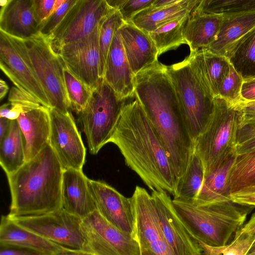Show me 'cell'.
Listing matches in <instances>:
<instances>
[{
    "instance_id": "cell-1",
    "label": "cell",
    "mask_w": 255,
    "mask_h": 255,
    "mask_svg": "<svg viewBox=\"0 0 255 255\" xmlns=\"http://www.w3.org/2000/svg\"><path fill=\"white\" fill-rule=\"evenodd\" d=\"M134 97L163 145L179 185L194 153V142L167 66L157 61L135 75Z\"/></svg>"
},
{
    "instance_id": "cell-2",
    "label": "cell",
    "mask_w": 255,
    "mask_h": 255,
    "mask_svg": "<svg viewBox=\"0 0 255 255\" xmlns=\"http://www.w3.org/2000/svg\"><path fill=\"white\" fill-rule=\"evenodd\" d=\"M110 142L119 148L126 164L152 191H164L175 196L178 181L170 159L135 98L125 102Z\"/></svg>"
},
{
    "instance_id": "cell-3",
    "label": "cell",
    "mask_w": 255,
    "mask_h": 255,
    "mask_svg": "<svg viewBox=\"0 0 255 255\" xmlns=\"http://www.w3.org/2000/svg\"><path fill=\"white\" fill-rule=\"evenodd\" d=\"M64 170L48 144L17 170L7 175L11 195L8 215L34 216L62 209Z\"/></svg>"
},
{
    "instance_id": "cell-4",
    "label": "cell",
    "mask_w": 255,
    "mask_h": 255,
    "mask_svg": "<svg viewBox=\"0 0 255 255\" xmlns=\"http://www.w3.org/2000/svg\"><path fill=\"white\" fill-rule=\"evenodd\" d=\"M172 203L180 220L200 243L222 248L243 225L247 215L255 208L231 200L195 204L176 198Z\"/></svg>"
},
{
    "instance_id": "cell-5",
    "label": "cell",
    "mask_w": 255,
    "mask_h": 255,
    "mask_svg": "<svg viewBox=\"0 0 255 255\" xmlns=\"http://www.w3.org/2000/svg\"><path fill=\"white\" fill-rule=\"evenodd\" d=\"M243 102L232 104L219 96L214 99L208 123L194 143V152L202 162L204 178L216 171L229 157L237 154V134Z\"/></svg>"
},
{
    "instance_id": "cell-6",
    "label": "cell",
    "mask_w": 255,
    "mask_h": 255,
    "mask_svg": "<svg viewBox=\"0 0 255 255\" xmlns=\"http://www.w3.org/2000/svg\"><path fill=\"white\" fill-rule=\"evenodd\" d=\"M125 102L103 79L93 91L85 108L78 114L91 154H97L110 142Z\"/></svg>"
},
{
    "instance_id": "cell-7",
    "label": "cell",
    "mask_w": 255,
    "mask_h": 255,
    "mask_svg": "<svg viewBox=\"0 0 255 255\" xmlns=\"http://www.w3.org/2000/svg\"><path fill=\"white\" fill-rule=\"evenodd\" d=\"M191 136L194 142L203 132L212 114L214 99L204 91L194 73L188 56L167 66Z\"/></svg>"
},
{
    "instance_id": "cell-8",
    "label": "cell",
    "mask_w": 255,
    "mask_h": 255,
    "mask_svg": "<svg viewBox=\"0 0 255 255\" xmlns=\"http://www.w3.org/2000/svg\"><path fill=\"white\" fill-rule=\"evenodd\" d=\"M23 41L50 108L70 113L64 79L65 66L61 57L49 40L39 32Z\"/></svg>"
},
{
    "instance_id": "cell-9",
    "label": "cell",
    "mask_w": 255,
    "mask_h": 255,
    "mask_svg": "<svg viewBox=\"0 0 255 255\" xmlns=\"http://www.w3.org/2000/svg\"><path fill=\"white\" fill-rule=\"evenodd\" d=\"M0 68L16 87L36 98L43 106L50 108L23 39L11 36L1 30Z\"/></svg>"
},
{
    "instance_id": "cell-10",
    "label": "cell",
    "mask_w": 255,
    "mask_h": 255,
    "mask_svg": "<svg viewBox=\"0 0 255 255\" xmlns=\"http://www.w3.org/2000/svg\"><path fill=\"white\" fill-rule=\"evenodd\" d=\"M85 238L83 253L89 255H141L139 245L131 234L106 221L96 210L82 220Z\"/></svg>"
},
{
    "instance_id": "cell-11",
    "label": "cell",
    "mask_w": 255,
    "mask_h": 255,
    "mask_svg": "<svg viewBox=\"0 0 255 255\" xmlns=\"http://www.w3.org/2000/svg\"><path fill=\"white\" fill-rule=\"evenodd\" d=\"M10 217L22 227L59 246L81 252L84 249L82 220L62 208L41 215Z\"/></svg>"
},
{
    "instance_id": "cell-12",
    "label": "cell",
    "mask_w": 255,
    "mask_h": 255,
    "mask_svg": "<svg viewBox=\"0 0 255 255\" xmlns=\"http://www.w3.org/2000/svg\"><path fill=\"white\" fill-rule=\"evenodd\" d=\"M115 9L107 0H77L48 38L56 52L62 46L87 36Z\"/></svg>"
},
{
    "instance_id": "cell-13",
    "label": "cell",
    "mask_w": 255,
    "mask_h": 255,
    "mask_svg": "<svg viewBox=\"0 0 255 255\" xmlns=\"http://www.w3.org/2000/svg\"><path fill=\"white\" fill-rule=\"evenodd\" d=\"M8 102L20 105L17 119L25 140V162L35 157L49 144L50 121L49 109L38 100L16 87L10 89Z\"/></svg>"
},
{
    "instance_id": "cell-14",
    "label": "cell",
    "mask_w": 255,
    "mask_h": 255,
    "mask_svg": "<svg viewBox=\"0 0 255 255\" xmlns=\"http://www.w3.org/2000/svg\"><path fill=\"white\" fill-rule=\"evenodd\" d=\"M102 21L87 36L61 46L56 52L65 67L92 91L97 88L103 79L100 75L99 42Z\"/></svg>"
},
{
    "instance_id": "cell-15",
    "label": "cell",
    "mask_w": 255,
    "mask_h": 255,
    "mask_svg": "<svg viewBox=\"0 0 255 255\" xmlns=\"http://www.w3.org/2000/svg\"><path fill=\"white\" fill-rule=\"evenodd\" d=\"M130 199L134 221L133 237L140 248L155 255H174L164 236L151 195L136 186Z\"/></svg>"
},
{
    "instance_id": "cell-16",
    "label": "cell",
    "mask_w": 255,
    "mask_h": 255,
    "mask_svg": "<svg viewBox=\"0 0 255 255\" xmlns=\"http://www.w3.org/2000/svg\"><path fill=\"white\" fill-rule=\"evenodd\" d=\"M50 134L49 144L64 169L82 170L86 148L71 113L49 108Z\"/></svg>"
},
{
    "instance_id": "cell-17",
    "label": "cell",
    "mask_w": 255,
    "mask_h": 255,
    "mask_svg": "<svg viewBox=\"0 0 255 255\" xmlns=\"http://www.w3.org/2000/svg\"><path fill=\"white\" fill-rule=\"evenodd\" d=\"M151 195L164 236L174 255H202V246L180 220L168 193L154 190Z\"/></svg>"
},
{
    "instance_id": "cell-18",
    "label": "cell",
    "mask_w": 255,
    "mask_h": 255,
    "mask_svg": "<svg viewBox=\"0 0 255 255\" xmlns=\"http://www.w3.org/2000/svg\"><path fill=\"white\" fill-rule=\"evenodd\" d=\"M88 186L96 209L108 222L133 236L134 221L130 198L100 180L88 179Z\"/></svg>"
},
{
    "instance_id": "cell-19",
    "label": "cell",
    "mask_w": 255,
    "mask_h": 255,
    "mask_svg": "<svg viewBox=\"0 0 255 255\" xmlns=\"http://www.w3.org/2000/svg\"><path fill=\"white\" fill-rule=\"evenodd\" d=\"M119 29L113 38L107 55L103 79L120 99L125 101L134 97L135 75L127 59Z\"/></svg>"
},
{
    "instance_id": "cell-20",
    "label": "cell",
    "mask_w": 255,
    "mask_h": 255,
    "mask_svg": "<svg viewBox=\"0 0 255 255\" xmlns=\"http://www.w3.org/2000/svg\"><path fill=\"white\" fill-rule=\"evenodd\" d=\"M88 181L82 170H64L61 187L62 209L82 220L97 210Z\"/></svg>"
},
{
    "instance_id": "cell-21",
    "label": "cell",
    "mask_w": 255,
    "mask_h": 255,
    "mask_svg": "<svg viewBox=\"0 0 255 255\" xmlns=\"http://www.w3.org/2000/svg\"><path fill=\"white\" fill-rule=\"evenodd\" d=\"M188 56L192 70L205 92L213 99L219 96L221 84L229 71L228 59L205 49L190 52Z\"/></svg>"
},
{
    "instance_id": "cell-22",
    "label": "cell",
    "mask_w": 255,
    "mask_h": 255,
    "mask_svg": "<svg viewBox=\"0 0 255 255\" xmlns=\"http://www.w3.org/2000/svg\"><path fill=\"white\" fill-rule=\"evenodd\" d=\"M0 244L21 247L46 255H74L82 253L63 247L22 227L8 215L1 217Z\"/></svg>"
},
{
    "instance_id": "cell-23",
    "label": "cell",
    "mask_w": 255,
    "mask_h": 255,
    "mask_svg": "<svg viewBox=\"0 0 255 255\" xmlns=\"http://www.w3.org/2000/svg\"><path fill=\"white\" fill-rule=\"evenodd\" d=\"M119 30L127 59L134 75L158 61V50L148 33L131 22H125Z\"/></svg>"
},
{
    "instance_id": "cell-24",
    "label": "cell",
    "mask_w": 255,
    "mask_h": 255,
    "mask_svg": "<svg viewBox=\"0 0 255 255\" xmlns=\"http://www.w3.org/2000/svg\"><path fill=\"white\" fill-rule=\"evenodd\" d=\"M39 24L34 14L33 0H9L0 11V30L21 39L39 33Z\"/></svg>"
},
{
    "instance_id": "cell-25",
    "label": "cell",
    "mask_w": 255,
    "mask_h": 255,
    "mask_svg": "<svg viewBox=\"0 0 255 255\" xmlns=\"http://www.w3.org/2000/svg\"><path fill=\"white\" fill-rule=\"evenodd\" d=\"M223 17L217 34L205 49L225 56L235 42L255 27V11Z\"/></svg>"
},
{
    "instance_id": "cell-26",
    "label": "cell",
    "mask_w": 255,
    "mask_h": 255,
    "mask_svg": "<svg viewBox=\"0 0 255 255\" xmlns=\"http://www.w3.org/2000/svg\"><path fill=\"white\" fill-rule=\"evenodd\" d=\"M223 17L216 14L190 13L183 29V35L190 52L206 49L217 34Z\"/></svg>"
},
{
    "instance_id": "cell-27",
    "label": "cell",
    "mask_w": 255,
    "mask_h": 255,
    "mask_svg": "<svg viewBox=\"0 0 255 255\" xmlns=\"http://www.w3.org/2000/svg\"><path fill=\"white\" fill-rule=\"evenodd\" d=\"M200 1L179 0L165 7L155 8L151 6L136 14L130 22L149 33L171 20L189 14Z\"/></svg>"
},
{
    "instance_id": "cell-28",
    "label": "cell",
    "mask_w": 255,
    "mask_h": 255,
    "mask_svg": "<svg viewBox=\"0 0 255 255\" xmlns=\"http://www.w3.org/2000/svg\"><path fill=\"white\" fill-rule=\"evenodd\" d=\"M25 140L17 120H11L6 135L0 139V163L6 175L17 170L25 162Z\"/></svg>"
},
{
    "instance_id": "cell-29",
    "label": "cell",
    "mask_w": 255,
    "mask_h": 255,
    "mask_svg": "<svg viewBox=\"0 0 255 255\" xmlns=\"http://www.w3.org/2000/svg\"><path fill=\"white\" fill-rule=\"evenodd\" d=\"M225 56L244 80L255 78V27L235 42Z\"/></svg>"
},
{
    "instance_id": "cell-30",
    "label": "cell",
    "mask_w": 255,
    "mask_h": 255,
    "mask_svg": "<svg viewBox=\"0 0 255 255\" xmlns=\"http://www.w3.org/2000/svg\"><path fill=\"white\" fill-rule=\"evenodd\" d=\"M236 155L229 157L216 171L204 178L200 190L195 199L191 201L192 202L201 204L231 200L227 179Z\"/></svg>"
},
{
    "instance_id": "cell-31",
    "label": "cell",
    "mask_w": 255,
    "mask_h": 255,
    "mask_svg": "<svg viewBox=\"0 0 255 255\" xmlns=\"http://www.w3.org/2000/svg\"><path fill=\"white\" fill-rule=\"evenodd\" d=\"M189 14L171 20L148 33L156 47L158 56L181 44H187L183 29Z\"/></svg>"
},
{
    "instance_id": "cell-32",
    "label": "cell",
    "mask_w": 255,
    "mask_h": 255,
    "mask_svg": "<svg viewBox=\"0 0 255 255\" xmlns=\"http://www.w3.org/2000/svg\"><path fill=\"white\" fill-rule=\"evenodd\" d=\"M254 11L255 0H202L191 13L228 16Z\"/></svg>"
},
{
    "instance_id": "cell-33",
    "label": "cell",
    "mask_w": 255,
    "mask_h": 255,
    "mask_svg": "<svg viewBox=\"0 0 255 255\" xmlns=\"http://www.w3.org/2000/svg\"><path fill=\"white\" fill-rule=\"evenodd\" d=\"M255 183V151L237 155L227 179L230 194Z\"/></svg>"
},
{
    "instance_id": "cell-34",
    "label": "cell",
    "mask_w": 255,
    "mask_h": 255,
    "mask_svg": "<svg viewBox=\"0 0 255 255\" xmlns=\"http://www.w3.org/2000/svg\"><path fill=\"white\" fill-rule=\"evenodd\" d=\"M204 169L201 159L193 153L185 174L179 184L173 199L193 201L197 196L204 179Z\"/></svg>"
},
{
    "instance_id": "cell-35",
    "label": "cell",
    "mask_w": 255,
    "mask_h": 255,
    "mask_svg": "<svg viewBox=\"0 0 255 255\" xmlns=\"http://www.w3.org/2000/svg\"><path fill=\"white\" fill-rule=\"evenodd\" d=\"M125 22L118 10H115L101 24L99 31L100 75L103 79L107 55L113 38Z\"/></svg>"
},
{
    "instance_id": "cell-36",
    "label": "cell",
    "mask_w": 255,
    "mask_h": 255,
    "mask_svg": "<svg viewBox=\"0 0 255 255\" xmlns=\"http://www.w3.org/2000/svg\"><path fill=\"white\" fill-rule=\"evenodd\" d=\"M64 79L70 109L79 114L87 105L93 91L77 79L66 67Z\"/></svg>"
},
{
    "instance_id": "cell-37",
    "label": "cell",
    "mask_w": 255,
    "mask_h": 255,
    "mask_svg": "<svg viewBox=\"0 0 255 255\" xmlns=\"http://www.w3.org/2000/svg\"><path fill=\"white\" fill-rule=\"evenodd\" d=\"M244 79L230 63L229 73L223 81L219 90V96L234 104L244 102L241 96Z\"/></svg>"
},
{
    "instance_id": "cell-38",
    "label": "cell",
    "mask_w": 255,
    "mask_h": 255,
    "mask_svg": "<svg viewBox=\"0 0 255 255\" xmlns=\"http://www.w3.org/2000/svg\"><path fill=\"white\" fill-rule=\"evenodd\" d=\"M77 0H65L39 26V32L49 38Z\"/></svg>"
},
{
    "instance_id": "cell-39",
    "label": "cell",
    "mask_w": 255,
    "mask_h": 255,
    "mask_svg": "<svg viewBox=\"0 0 255 255\" xmlns=\"http://www.w3.org/2000/svg\"><path fill=\"white\" fill-rule=\"evenodd\" d=\"M154 0H114L112 5L119 10L125 22H130L140 11L151 7Z\"/></svg>"
},
{
    "instance_id": "cell-40",
    "label": "cell",
    "mask_w": 255,
    "mask_h": 255,
    "mask_svg": "<svg viewBox=\"0 0 255 255\" xmlns=\"http://www.w3.org/2000/svg\"><path fill=\"white\" fill-rule=\"evenodd\" d=\"M252 240L239 230L233 240L224 247L222 255H247L252 244Z\"/></svg>"
},
{
    "instance_id": "cell-41",
    "label": "cell",
    "mask_w": 255,
    "mask_h": 255,
    "mask_svg": "<svg viewBox=\"0 0 255 255\" xmlns=\"http://www.w3.org/2000/svg\"><path fill=\"white\" fill-rule=\"evenodd\" d=\"M230 198L235 203L255 207V183L231 193Z\"/></svg>"
},
{
    "instance_id": "cell-42",
    "label": "cell",
    "mask_w": 255,
    "mask_h": 255,
    "mask_svg": "<svg viewBox=\"0 0 255 255\" xmlns=\"http://www.w3.org/2000/svg\"><path fill=\"white\" fill-rule=\"evenodd\" d=\"M55 0H33L35 17L39 25L53 11Z\"/></svg>"
},
{
    "instance_id": "cell-43",
    "label": "cell",
    "mask_w": 255,
    "mask_h": 255,
    "mask_svg": "<svg viewBox=\"0 0 255 255\" xmlns=\"http://www.w3.org/2000/svg\"><path fill=\"white\" fill-rule=\"evenodd\" d=\"M0 255H46L21 247L0 244Z\"/></svg>"
},
{
    "instance_id": "cell-44",
    "label": "cell",
    "mask_w": 255,
    "mask_h": 255,
    "mask_svg": "<svg viewBox=\"0 0 255 255\" xmlns=\"http://www.w3.org/2000/svg\"><path fill=\"white\" fill-rule=\"evenodd\" d=\"M255 137V120L239 128L237 134V145Z\"/></svg>"
},
{
    "instance_id": "cell-45",
    "label": "cell",
    "mask_w": 255,
    "mask_h": 255,
    "mask_svg": "<svg viewBox=\"0 0 255 255\" xmlns=\"http://www.w3.org/2000/svg\"><path fill=\"white\" fill-rule=\"evenodd\" d=\"M241 111L242 117L239 128L255 120V101L243 102Z\"/></svg>"
},
{
    "instance_id": "cell-46",
    "label": "cell",
    "mask_w": 255,
    "mask_h": 255,
    "mask_svg": "<svg viewBox=\"0 0 255 255\" xmlns=\"http://www.w3.org/2000/svg\"><path fill=\"white\" fill-rule=\"evenodd\" d=\"M239 230L247 235L252 240V244L247 255L255 253V213H254L246 224Z\"/></svg>"
},
{
    "instance_id": "cell-47",
    "label": "cell",
    "mask_w": 255,
    "mask_h": 255,
    "mask_svg": "<svg viewBox=\"0 0 255 255\" xmlns=\"http://www.w3.org/2000/svg\"><path fill=\"white\" fill-rule=\"evenodd\" d=\"M241 96L245 102L255 101V78L244 80Z\"/></svg>"
},
{
    "instance_id": "cell-48",
    "label": "cell",
    "mask_w": 255,
    "mask_h": 255,
    "mask_svg": "<svg viewBox=\"0 0 255 255\" xmlns=\"http://www.w3.org/2000/svg\"><path fill=\"white\" fill-rule=\"evenodd\" d=\"M255 151V137L238 144L237 146L236 154L241 155Z\"/></svg>"
},
{
    "instance_id": "cell-49",
    "label": "cell",
    "mask_w": 255,
    "mask_h": 255,
    "mask_svg": "<svg viewBox=\"0 0 255 255\" xmlns=\"http://www.w3.org/2000/svg\"><path fill=\"white\" fill-rule=\"evenodd\" d=\"M11 120L6 118H0V139H2L8 132Z\"/></svg>"
},
{
    "instance_id": "cell-50",
    "label": "cell",
    "mask_w": 255,
    "mask_h": 255,
    "mask_svg": "<svg viewBox=\"0 0 255 255\" xmlns=\"http://www.w3.org/2000/svg\"><path fill=\"white\" fill-rule=\"evenodd\" d=\"M200 244L203 248L202 255H222V251L224 247L222 248H215L207 246L201 243Z\"/></svg>"
},
{
    "instance_id": "cell-51",
    "label": "cell",
    "mask_w": 255,
    "mask_h": 255,
    "mask_svg": "<svg viewBox=\"0 0 255 255\" xmlns=\"http://www.w3.org/2000/svg\"><path fill=\"white\" fill-rule=\"evenodd\" d=\"M179 0H154L151 7L153 8H162L177 3Z\"/></svg>"
},
{
    "instance_id": "cell-52",
    "label": "cell",
    "mask_w": 255,
    "mask_h": 255,
    "mask_svg": "<svg viewBox=\"0 0 255 255\" xmlns=\"http://www.w3.org/2000/svg\"><path fill=\"white\" fill-rule=\"evenodd\" d=\"M8 86L2 79L0 80V99L1 100L6 95L8 91Z\"/></svg>"
},
{
    "instance_id": "cell-53",
    "label": "cell",
    "mask_w": 255,
    "mask_h": 255,
    "mask_svg": "<svg viewBox=\"0 0 255 255\" xmlns=\"http://www.w3.org/2000/svg\"><path fill=\"white\" fill-rule=\"evenodd\" d=\"M11 108V105L9 102L5 103L1 106L0 108V118H4L8 113Z\"/></svg>"
},
{
    "instance_id": "cell-54",
    "label": "cell",
    "mask_w": 255,
    "mask_h": 255,
    "mask_svg": "<svg viewBox=\"0 0 255 255\" xmlns=\"http://www.w3.org/2000/svg\"><path fill=\"white\" fill-rule=\"evenodd\" d=\"M140 251L141 255H155L148 250L143 248H140Z\"/></svg>"
},
{
    "instance_id": "cell-55",
    "label": "cell",
    "mask_w": 255,
    "mask_h": 255,
    "mask_svg": "<svg viewBox=\"0 0 255 255\" xmlns=\"http://www.w3.org/2000/svg\"><path fill=\"white\" fill-rule=\"evenodd\" d=\"M9 0H0V5L1 7L5 6L8 2Z\"/></svg>"
},
{
    "instance_id": "cell-56",
    "label": "cell",
    "mask_w": 255,
    "mask_h": 255,
    "mask_svg": "<svg viewBox=\"0 0 255 255\" xmlns=\"http://www.w3.org/2000/svg\"><path fill=\"white\" fill-rule=\"evenodd\" d=\"M88 255V254H84L83 253H79V254H76V255Z\"/></svg>"
},
{
    "instance_id": "cell-57",
    "label": "cell",
    "mask_w": 255,
    "mask_h": 255,
    "mask_svg": "<svg viewBox=\"0 0 255 255\" xmlns=\"http://www.w3.org/2000/svg\"><path fill=\"white\" fill-rule=\"evenodd\" d=\"M249 255H255V253H254V254H252Z\"/></svg>"
}]
</instances>
